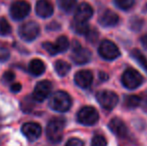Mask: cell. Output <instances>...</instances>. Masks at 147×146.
I'll return each instance as SVG.
<instances>
[{"label":"cell","instance_id":"cell-1","mask_svg":"<svg viewBox=\"0 0 147 146\" xmlns=\"http://www.w3.org/2000/svg\"><path fill=\"white\" fill-rule=\"evenodd\" d=\"M64 122L63 118L56 117L49 121L46 128V135L48 139L53 143L60 142L63 136V129H64Z\"/></svg>","mask_w":147,"mask_h":146},{"label":"cell","instance_id":"cell-2","mask_svg":"<svg viewBox=\"0 0 147 146\" xmlns=\"http://www.w3.org/2000/svg\"><path fill=\"white\" fill-rule=\"evenodd\" d=\"M49 105L52 109L59 112H65L71 107V98L64 91H56L50 98Z\"/></svg>","mask_w":147,"mask_h":146},{"label":"cell","instance_id":"cell-3","mask_svg":"<svg viewBox=\"0 0 147 146\" xmlns=\"http://www.w3.org/2000/svg\"><path fill=\"white\" fill-rule=\"evenodd\" d=\"M143 77L137 70L133 68H128L124 71L122 75V83L128 89H135L141 85Z\"/></svg>","mask_w":147,"mask_h":146},{"label":"cell","instance_id":"cell-4","mask_svg":"<svg viewBox=\"0 0 147 146\" xmlns=\"http://www.w3.org/2000/svg\"><path fill=\"white\" fill-rule=\"evenodd\" d=\"M77 119L83 125H93L98 121L99 114L94 107L85 106L79 110L77 114Z\"/></svg>","mask_w":147,"mask_h":146},{"label":"cell","instance_id":"cell-5","mask_svg":"<svg viewBox=\"0 0 147 146\" xmlns=\"http://www.w3.org/2000/svg\"><path fill=\"white\" fill-rule=\"evenodd\" d=\"M97 100L104 109L111 110L116 106L118 103V96L116 93L108 90L99 91L96 95Z\"/></svg>","mask_w":147,"mask_h":146},{"label":"cell","instance_id":"cell-6","mask_svg":"<svg viewBox=\"0 0 147 146\" xmlns=\"http://www.w3.org/2000/svg\"><path fill=\"white\" fill-rule=\"evenodd\" d=\"M30 4L25 0H17L10 7V14L15 20H21L25 18L30 12Z\"/></svg>","mask_w":147,"mask_h":146},{"label":"cell","instance_id":"cell-7","mask_svg":"<svg viewBox=\"0 0 147 146\" xmlns=\"http://www.w3.org/2000/svg\"><path fill=\"white\" fill-rule=\"evenodd\" d=\"M40 28L35 21H29L22 24L19 27V35L23 40L32 41L39 35Z\"/></svg>","mask_w":147,"mask_h":146},{"label":"cell","instance_id":"cell-8","mask_svg":"<svg viewBox=\"0 0 147 146\" xmlns=\"http://www.w3.org/2000/svg\"><path fill=\"white\" fill-rule=\"evenodd\" d=\"M98 51L100 56L104 59H107V60H113L120 55V51L118 47L110 40L102 41L100 46H99Z\"/></svg>","mask_w":147,"mask_h":146},{"label":"cell","instance_id":"cell-9","mask_svg":"<svg viewBox=\"0 0 147 146\" xmlns=\"http://www.w3.org/2000/svg\"><path fill=\"white\" fill-rule=\"evenodd\" d=\"M52 89V84L48 80H42L36 84L33 91V98L37 101H43L49 96Z\"/></svg>","mask_w":147,"mask_h":146},{"label":"cell","instance_id":"cell-10","mask_svg":"<svg viewBox=\"0 0 147 146\" xmlns=\"http://www.w3.org/2000/svg\"><path fill=\"white\" fill-rule=\"evenodd\" d=\"M91 58V52L86 48L80 46V44L75 41L73 44L72 59L76 64H85Z\"/></svg>","mask_w":147,"mask_h":146},{"label":"cell","instance_id":"cell-11","mask_svg":"<svg viewBox=\"0 0 147 146\" xmlns=\"http://www.w3.org/2000/svg\"><path fill=\"white\" fill-rule=\"evenodd\" d=\"M22 133L27 139L33 141L36 140L41 135V126L35 122H28L22 126Z\"/></svg>","mask_w":147,"mask_h":146},{"label":"cell","instance_id":"cell-12","mask_svg":"<svg viewBox=\"0 0 147 146\" xmlns=\"http://www.w3.org/2000/svg\"><path fill=\"white\" fill-rule=\"evenodd\" d=\"M93 15V9L88 3L83 2L79 4L75 11V21L86 22Z\"/></svg>","mask_w":147,"mask_h":146},{"label":"cell","instance_id":"cell-13","mask_svg":"<svg viewBox=\"0 0 147 146\" xmlns=\"http://www.w3.org/2000/svg\"><path fill=\"white\" fill-rule=\"evenodd\" d=\"M74 81L79 87L88 88L92 84L93 75L92 72L89 70H80L74 76Z\"/></svg>","mask_w":147,"mask_h":146},{"label":"cell","instance_id":"cell-14","mask_svg":"<svg viewBox=\"0 0 147 146\" xmlns=\"http://www.w3.org/2000/svg\"><path fill=\"white\" fill-rule=\"evenodd\" d=\"M36 13L42 18L49 17L53 13V5L48 0H38L36 3Z\"/></svg>","mask_w":147,"mask_h":146},{"label":"cell","instance_id":"cell-15","mask_svg":"<svg viewBox=\"0 0 147 146\" xmlns=\"http://www.w3.org/2000/svg\"><path fill=\"white\" fill-rule=\"evenodd\" d=\"M119 21V17L115 12L111 10H106L102 13L99 19V23L105 27H110V26L116 25Z\"/></svg>","mask_w":147,"mask_h":146},{"label":"cell","instance_id":"cell-16","mask_svg":"<svg viewBox=\"0 0 147 146\" xmlns=\"http://www.w3.org/2000/svg\"><path fill=\"white\" fill-rule=\"evenodd\" d=\"M109 128L114 134H116L119 137H124L127 134V127H126L125 123L123 120L120 118H113L112 120L109 122Z\"/></svg>","mask_w":147,"mask_h":146},{"label":"cell","instance_id":"cell-17","mask_svg":"<svg viewBox=\"0 0 147 146\" xmlns=\"http://www.w3.org/2000/svg\"><path fill=\"white\" fill-rule=\"evenodd\" d=\"M29 71L33 75H41L45 71V65L40 59H33L29 63Z\"/></svg>","mask_w":147,"mask_h":146},{"label":"cell","instance_id":"cell-18","mask_svg":"<svg viewBox=\"0 0 147 146\" xmlns=\"http://www.w3.org/2000/svg\"><path fill=\"white\" fill-rule=\"evenodd\" d=\"M131 56L133 57V59L144 69L145 71H147V60L146 57L140 52L138 49H133L131 51Z\"/></svg>","mask_w":147,"mask_h":146},{"label":"cell","instance_id":"cell-19","mask_svg":"<svg viewBox=\"0 0 147 146\" xmlns=\"http://www.w3.org/2000/svg\"><path fill=\"white\" fill-rule=\"evenodd\" d=\"M54 66H55L56 72L58 73V75L60 76H65L66 74L70 71V69H71V66H70L66 61H63V60H57L56 62H55Z\"/></svg>","mask_w":147,"mask_h":146},{"label":"cell","instance_id":"cell-20","mask_svg":"<svg viewBox=\"0 0 147 146\" xmlns=\"http://www.w3.org/2000/svg\"><path fill=\"white\" fill-rule=\"evenodd\" d=\"M54 45H55V48H56L57 53L64 52L69 47V41H68V38L66 36H60L57 38Z\"/></svg>","mask_w":147,"mask_h":146},{"label":"cell","instance_id":"cell-21","mask_svg":"<svg viewBox=\"0 0 147 146\" xmlns=\"http://www.w3.org/2000/svg\"><path fill=\"white\" fill-rule=\"evenodd\" d=\"M140 102H141V98H140L139 96L130 95L125 98L124 104H125V106L128 108H135L140 105Z\"/></svg>","mask_w":147,"mask_h":146},{"label":"cell","instance_id":"cell-22","mask_svg":"<svg viewBox=\"0 0 147 146\" xmlns=\"http://www.w3.org/2000/svg\"><path fill=\"white\" fill-rule=\"evenodd\" d=\"M73 29L76 33L78 34H87L90 30L88 24L86 22H79V21H74L73 22Z\"/></svg>","mask_w":147,"mask_h":146},{"label":"cell","instance_id":"cell-23","mask_svg":"<svg viewBox=\"0 0 147 146\" xmlns=\"http://www.w3.org/2000/svg\"><path fill=\"white\" fill-rule=\"evenodd\" d=\"M77 0H58L59 7L65 12H70L76 5Z\"/></svg>","mask_w":147,"mask_h":146},{"label":"cell","instance_id":"cell-24","mask_svg":"<svg viewBox=\"0 0 147 146\" xmlns=\"http://www.w3.org/2000/svg\"><path fill=\"white\" fill-rule=\"evenodd\" d=\"M11 32V26L5 18H0V35H8Z\"/></svg>","mask_w":147,"mask_h":146},{"label":"cell","instance_id":"cell-25","mask_svg":"<svg viewBox=\"0 0 147 146\" xmlns=\"http://www.w3.org/2000/svg\"><path fill=\"white\" fill-rule=\"evenodd\" d=\"M117 7L123 10H128L134 5V0H114Z\"/></svg>","mask_w":147,"mask_h":146},{"label":"cell","instance_id":"cell-26","mask_svg":"<svg viewBox=\"0 0 147 146\" xmlns=\"http://www.w3.org/2000/svg\"><path fill=\"white\" fill-rule=\"evenodd\" d=\"M10 56V52L8 50V48L5 46V45L1 44L0 43V61L3 62V61H6Z\"/></svg>","mask_w":147,"mask_h":146},{"label":"cell","instance_id":"cell-27","mask_svg":"<svg viewBox=\"0 0 147 146\" xmlns=\"http://www.w3.org/2000/svg\"><path fill=\"white\" fill-rule=\"evenodd\" d=\"M106 145L107 142L102 135H96V136L93 137L91 146H106Z\"/></svg>","mask_w":147,"mask_h":146},{"label":"cell","instance_id":"cell-28","mask_svg":"<svg viewBox=\"0 0 147 146\" xmlns=\"http://www.w3.org/2000/svg\"><path fill=\"white\" fill-rule=\"evenodd\" d=\"M43 47L44 49L49 53L50 55H55L57 54V51H56V48H55V45L54 43H51V42H46L43 44Z\"/></svg>","mask_w":147,"mask_h":146},{"label":"cell","instance_id":"cell-29","mask_svg":"<svg viewBox=\"0 0 147 146\" xmlns=\"http://www.w3.org/2000/svg\"><path fill=\"white\" fill-rule=\"evenodd\" d=\"M65 146H84V144L80 139L72 138V139H70V140H68V142L66 143Z\"/></svg>","mask_w":147,"mask_h":146},{"label":"cell","instance_id":"cell-30","mask_svg":"<svg viewBox=\"0 0 147 146\" xmlns=\"http://www.w3.org/2000/svg\"><path fill=\"white\" fill-rule=\"evenodd\" d=\"M15 79V74H14L12 71H6L3 75V80L5 82H11Z\"/></svg>","mask_w":147,"mask_h":146},{"label":"cell","instance_id":"cell-31","mask_svg":"<svg viewBox=\"0 0 147 146\" xmlns=\"http://www.w3.org/2000/svg\"><path fill=\"white\" fill-rule=\"evenodd\" d=\"M86 37H87V39L90 40L91 42H94L97 39V37H98V34H97L96 30H89V32L86 34Z\"/></svg>","mask_w":147,"mask_h":146},{"label":"cell","instance_id":"cell-32","mask_svg":"<svg viewBox=\"0 0 147 146\" xmlns=\"http://www.w3.org/2000/svg\"><path fill=\"white\" fill-rule=\"evenodd\" d=\"M21 90V85L19 83H14L11 85V91L12 92H19Z\"/></svg>","mask_w":147,"mask_h":146},{"label":"cell","instance_id":"cell-33","mask_svg":"<svg viewBox=\"0 0 147 146\" xmlns=\"http://www.w3.org/2000/svg\"><path fill=\"white\" fill-rule=\"evenodd\" d=\"M141 42H142V44H143V46H145L147 48V34L141 38Z\"/></svg>","mask_w":147,"mask_h":146},{"label":"cell","instance_id":"cell-34","mask_svg":"<svg viewBox=\"0 0 147 146\" xmlns=\"http://www.w3.org/2000/svg\"><path fill=\"white\" fill-rule=\"evenodd\" d=\"M145 104H146V105H147V97H146V101H145Z\"/></svg>","mask_w":147,"mask_h":146}]
</instances>
